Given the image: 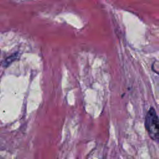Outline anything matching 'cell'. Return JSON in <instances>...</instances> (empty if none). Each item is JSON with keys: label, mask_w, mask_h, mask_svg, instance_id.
Returning a JSON list of instances; mask_svg holds the SVG:
<instances>
[{"label": "cell", "mask_w": 159, "mask_h": 159, "mask_svg": "<svg viewBox=\"0 0 159 159\" xmlns=\"http://www.w3.org/2000/svg\"><path fill=\"white\" fill-rule=\"evenodd\" d=\"M145 127L152 140H159V117L153 107H151L146 114Z\"/></svg>", "instance_id": "obj_1"}]
</instances>
